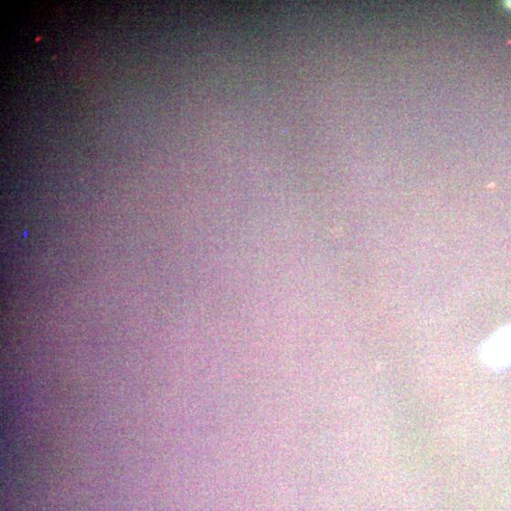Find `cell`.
I'll list each match as a JSON object with an SVG mask.
<instances>
[{
	"label": "cell",
	"instance_id": "cell-1",
	"mask_svg": "<svg viewBox=\"0 0 511 511\" xmlns=\"http://www.w3.org/2000/svg\"><path fill=\"white\" fill-rule=\"evenodd\" d=\"M478 357L482 365L494 373L511 368V323L479 345Z\"/></svg>",
	"mask_w": 511,
	"mask_h": 511
}]
</instances>
